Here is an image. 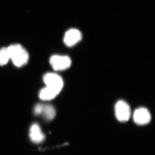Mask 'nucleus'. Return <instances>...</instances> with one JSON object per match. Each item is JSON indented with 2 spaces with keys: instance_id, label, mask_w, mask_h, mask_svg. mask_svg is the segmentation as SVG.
Wrapping results in <instances>:
<instances>
[{
  "instance_id": "obj_11",
  "label": "nucleus",
  "mask_w": 155,
  "mask_h": 155,
  "mask_svg": "<svg viewBox=\"0 0 155 155\" xmlns=\"http://www.w3.org/2000/svg\"><path fill=\"white\" fill-rule=\"evenodd\" d=\"M43 106V104H38L36 105H35L34 109V114L35 115H41Z\"/></svg>"
},
{
  "instance_id": "obj_9",
  "label": "nucleus",
  "mask_w": 155,
  "mask_h": 155,
  "mask_svg": "<svg viewBox=\"0 0 155 155\" xmlns=\"http://www.w3.org/2000/svg\"><path fill=\"white\" fill-rule=\"evenodd\" d=\"M41 115H43L46 120L51 121L55 117V109L51 105L43 104Z\"/></svg>"
},
{
  "instance_id": "obj_5",
  "label": "nucleus",
  "mask_w": 155,
  "mask_h": 155,
  "mask_svg": "<svg viewBox=\"0 0 155 155\" xmlns=\"http://www.w3.org/2000/svg\"><path fill=\"white\" fill-rule=\"evenodd\" d=\"M151 116L148 110L144 107L139 108L134 111L133 120L136 124L144 125L150 122Z\"/></svg>"
},
{
  "instance_id": "obj_1",
  "label": "nucleus",
  "mask_w": 155,
  "mask_h": 155,
  "mask_svg": "<svg viewBox=\"0 0 155 155\" xmlns=\"http://www.w3.org/2000/svg\"><path fill=\"white\" fill-rule=\"evenodd\" d=\"M7 48L10 59L15 66L21 67L28 63L29 54L27 50L21 45L14 44Z\"/></svg>"
},
{
  "instance_id": "obj_4",
  "label": "nucleus",
  "mask_w": 155,
  "mask_h": 155,
  "mask_svg": "<svg viewBox=\"0 0 155 155\" xmlns=\"http://www.w3.org/2000/svg\"><path fill=\"white\" fill-rule=\"evenodd\" d=\"M116 118L121 122L128 121L130 116V107L125 101H119L116 103L115 107Z\"/></svg>"
},
{
  "instance_id": "obj_7",
  "label": "nucleus",
  "mask_w": 155,
  "mask_h": 155,
  "mask_svg": "<svg viewBox=\"0 0 155 155\" xmlns=\"http://www.w3.org/2000/svg\"><path fill=\"white\" fill-rule=\"evenodd\" d=\"M29 137L31 141L36 143H40L44 140L45 138L40 127L36 123H34L31 126Z\"/></svg>"
},
{
  "instance_id": "obj_8",
  "label": "nucleus",
  "mask_w": 155,
  "mask_h": 155,
  "mask_svg": "<svg viewBox=\"0 0 155 155\" xmlns=\"http://www.w3.org/2000/svg\"><path fill=\"white\" fill-rule=\"evenodd\" d=\"M59 93L47 87L42 89L39 94L40 98L43 101H50L55 98Z\"/></svg>"
},
{
  "instance_id": "obj_2",
  "label": "nucleus",
  "mask_w": 155,
  "mask_h": 155,
  "mask_svg": "<svg viewBox=\"0 0 155 155\" xmlns=\"http://www.w3.org/2000/svg\"><path fill=\"white\" fill-rule=\"evenodd\" d=\"M43 80L47 87L51 89L60 93L64 86V81L62 78L58 74L52 72L46 73Z\"/></svg>"
},
{
  "instance_id": "obj_3",
  "label": "nucleus",
  "mask_w": 155,
  "mask_h": 155,
  "mask_svg": "<svg viewBox=\"0 0 155 155\" xmlns=\"http://www.w3.org/2000/svg\"><path fill=\"white\" fill-rule=\"evenodd\" d=\"M50 64L54 70L61 71L69 68L72 64V61L68 56L55 55L50 58Z\"/></svg>"
},
{
  "instance_id": "obj_6",
  "label": "nucleus",
  "mask_w": 155,
  "mask_h": 155,
  "mask_svg": "<svg viewBox=\"0 0 155 155\" xmlns=\"http://www.w3.org/2000/svg\"><path fill=\"white\" fill-rule=\"evenodd\" d=\"M82 38V34L79 30L75 28H71L65 33L64 42L66 46L72 47L79 42Z\"/></svg>"
},
{
  "instance_id": "obj_10",
  "label": "nucleus",
  "mask_w": 155,
  "mask_h": 155,
  "mask_svg": "<svg viewBox=\"0 0 155 155\" xmlns=\"http://www.w3.org/2000/svg\"><path fill=\"white\" fill-rule=\"evenodd\" d=\"M10 60L8 48L4 47L0 48V66H5Z\"/></svg>"
}]
</instances>
